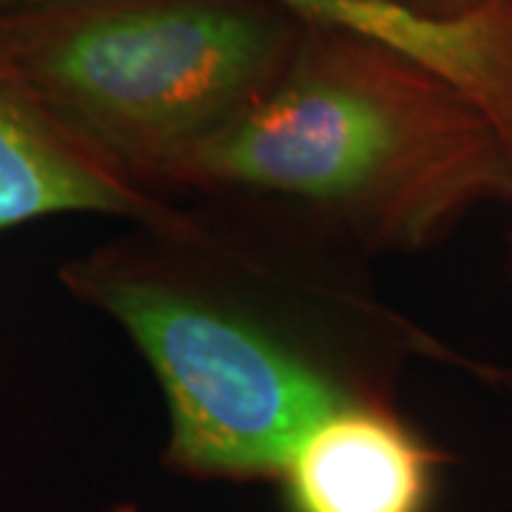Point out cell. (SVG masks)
Returning <instances> with one entry per match:
<instances>
[{"label":"cell","mask_w":512,"mask_h":512,"mask_svg":"<svg viewBox=\"0 0 512 512\" xmlns=\"http://www.w3.org/2000/svg\"><path fill=\"white\" fill-rule=\"evenodd\" d=\"M100 512H140V507L134 504V501H117V504H111L106 510Z\"/></svg>","instance_id":"cell-9"},{"label":"cell","mask_w":512,"mask_h":512,"mask_svg":"<svg viewBox=\"0 0 512 512\" xmlns=\"http://www.w3.org/2000/svg\"><path fill=\"white\" fill-rule=\"evenodd\" d=\"M299 32L274 0L0 3V35L43 103L151 194L271 89Z\"/></svg>","instance_id":"cell-3"},{"label":"cell","mask_w":512,"mask_h":512,"mask_svg":"<svg viewBox=\"0 0 512 512\" xmlns=\"http://www.w3.org/2000/svg\"><path fill=\"white\" fill-rule=\"evenodd\" d=\"M413 12L421 15H436V18H450V15H464V12H473L478 6L490 3V0H396Z\"/></svg>","instance_id":"cell-7"},{"label":"cell","mask_w":512,"mask_h":512,"mask_svg":"<svg viewBox=\"0 0 512 512\" xmlns=\"http://www.w3.org/2000/svg\"><path fill=\"white\" fill-rule=\"evenodd\" d=\"M128 225L57 279L143 356L174 476L274 481L316 421L396 399L407 356L456 359L384 305L359 254L285 214L208 200Z\"/></svg>","instance_id":"cell-1"},{"label":"cell","mask_w":512,"mask_h":512,"mask_svg":"<svg viewBox=\"0 0 512 512\" xmlns=\"http://www.w3.org/2000/svg\"><path fill=\"white\" fill-rule=\"evenodd\" d=\"M447 464L396 399H379L316 421L274 481L285 512H430Z\"/></svg>","instance_id":"cell-4"},{"label":"cell","mask_w":512,"mask_h":512,"mask_svg":"<svg viewBox=\"0 0 512 512\" xmlns=\"http://www.w3.org/2000/svg\"><path fill=\"white\" fill-rule=\"evenodd\" d=\"M23 3V0H0ZM302 23L336 26L402 49L473 94L512 146V0L436 18L396 0H274Z\"/></svg>","instance_id":"cell-6"},{"label":"cell","mask_w":512,"mask_h":512,"mask_svg":"<svg viewBox=\"0 0 512 512\" xmlns=\"http://www.w3.org/2000/svg\"><path fill=\"white\" fill-rule=\"evenodd\" d=\"M171 211L57 120L0 35V231L69 214L157 222Z\"/></svg>","instance_id":"cell-5"},{"label":"cell","mask_w":512,"mask_h":512,"mask_svg":"<svg viewBox=\"0 0 512 512\" xmlns=\"http://www.w3.org/2000/svg\"><path fill=\"white\" fill-rule=\"evenodd\" d=\"M157 194L268 208L353 254H419L512 202V146L473 94L402 49L302 23L271 89L165 168Z\"/></svg>","instance_id":"cell-2"},{"label":"cell","mask_w":512,"mask_h":512,"mask_svg":"<svg viewBox=\"0 0 512 512\" xmlns=\"http://www.w3.org/2000/svg\"><path fill=\"white\" fill-rule=\"evenodd\" d=\"M493 382H498L512 399V367H501V370H493Z\"/></svg>","instance_id":"cell-8"}]
</instances>
